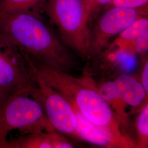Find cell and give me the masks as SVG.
Here are the masks:
<instances>
[{
	"label": "cell",
	"instance_id": "6da1fadb",
	"mask_svg": "<svg viewBox=\"0 0 148 148\" xmlns=\"http://www.w3.org/2000/svg\"><path fill=\"white\" fill-rule=\"evenodd\" d=\"M41 12L0 16V36L34 63L69 73L76 67L73 56Z\"/></svg>",
	"mask_w": 148,
	"mask_h": 148
},
{
	"label": "cell",
	"instance_id": "7a4b0ae2",
	"mask_svg": "<svg viewBox=\"0 0 148 148\" xmlns=\"http://www.w3.org/2000/svg\"><path fill=\"white\" fill-rule=\"evenodd\" d=\"M25 57L32 70L63 95L77 111L103 133L114 148L135 147L132 139L122 132L93 80L88 77H75L68 73L34 63Z\"/></svg>",
	"mask_w": 148,
	"mask_h": 148
},
{
	"label": "cell",
	"instance_id": "3957f363",
	"mask_svg": "<svg viewBox=\"0 0 148 148\" xmlns=\"http://www.w3.org/2000/svg\"><path fill=\"white\" fill-rule=\"evenodd\" d=\"M42 12L70 49L90 58V23L86 0H46Z\"/></svg>",
	"mask_w": 148,
	"mask_h": 148
},
{
	"label": "cell",
	"instance_id": "277c9868",
	"mask_svg": "<svg viewBox=\"0 0 148 148\" xmlns=\"http://www.w3.org/2000/svg\"><path fill=\"white\" fill-rule=\"evenodd\" d=\"M14 130L21 134L55 131L40 102L24 93L11 95L0 104V148H8V136Z\"/></svg>",
	"mask_w": 148,
	"mask_h": 148
},
{
	"label": "cell",
	"instance_id": "5b68a950",
	"mask_svg": "<svg viewBox=\"0 0 148 148\" xmlns=\"http://www.w3.org/2000/svg\"><path fill=\"white\" fill-rule=\"evenodd\" d=\"M0 86L11 95H31L37 87L34 74L21 51L0 36Z\"/></svg>",
	"mask_w": 148,
	"mask_h": 148
},
{
	"label": "cell",
	"instance_id": "8992f818",
	"mask_svg": "<svg viewBox=\"0 0 148 148\" xmlns=\"http://www.w3.org/2000/svg\"><path fill=\"white\" fill-rule=\"evenodd\" d=\"M33 73L37 87L30 95L41 104L48 121L56 131L79 139L77 116L69 101L38 74Z\"/></svg>",
	"mask_w": 148,
	"mask_h": 148
},
{
	"label": "cell",
	"instance_id": "52a82bcc",
	"mask_svg": "<svg viewBox=\"0 0 148 148\" xmlns=\"http://www.w3.org/2000/svg\"><path fill=\"white\" fill-rule=\"evenodd\" d=\"M147 6L136 9L109 7L90 26V58L99 56L111 38L119 35L138 18L147 16Z\"/></svg>",
	"mask_w": 148,
	"mask_h": 148
},
{
	"label": "cell",
	"instance_id": "ba28073f",
	"mask_svg": "<svg viewBox=\"0 0 148 148\" xmlns=\"http://www.w3.org/2000/svg\"><path fill=\"white\" fill-rule=\"evenodd\" d=\"M74 145L56 131L21 134L9 140L8 148H72Z\"/></svg>",
	"mask_w": 148,
	"mask_h": 148
},
{
	"label": "cell",
	"instance_id": "9c48e42d",
	"mask_svg": "<svg viewBox=\"0 0 148 148\" xmlns=\"http://www.w3.org/2000/svg\"><path fill=\"white\" fill-rule=\"evenodd\" d=\"M98 88L101 95L110 108L123 133L124 130L128 129L130 125L129 115L126 111L128 105L120 95L115 82L106 81Z\"/></svg>",
	"mask_w": 148,
	"mask_h": 148
},
{
	"label": "cell",
	"instance_id": "30bf717a",
	"mask_svg": "<svg viewBox=\"0 0 148 148\" xmlns=\"http://www.w3.org/2000/svg\"><path fill=\"white\" fill-rule=\"evenodd\" d=\"M123 101L128 106L138 108L148 98V93L141 82L127 74H122L114 81Z\"/></svg>",
	"mask_w": 148,
	"mask_h": 148
},
{
	"label": "cell",
	"instance_id": "8fae6325",
	"mask_svg": "<svg viewBox=\"0 0 148 148\" xmlns=\"http://www.w3.org/2000/svg\"><path fill=\"white\" fill-rule=\"evenodd\" d=\"M46 0H0V16L22 12L42 13Z\"/></svg>",
	"mask_w": 148,
	"mask_h": 148
},
{
	"label": "cell",
	"instance_id": "7c38bea8",
	"mask_svg": "<svg viewBox=\"0 0 148 148\" xmlns=\"http://www.w3.org/2000/svg\"><path fill=\"white\" fill-rule=\"evenodd\" d=\"M148 33V16L138 18L119 35L117 38L133 42L139 37Z\"/></svg>",
	"mask_w": 148,
	"mask_h": 148
},
{
	"label": "cell",
	"instance_id": "4fadbf2b",
	"mask_svg": "<svg viewBox=\"0 0 148 148\" xmlns=\"http://www.w3.org/2000/svg\"><path fill=\"white\" fill-rule=\"evenodd\" d=\"M136 128L137 135V144L136 145L138 148H145L148 147V104H144L141 111L138 116Z\"/></svg>",
	"mask_w": 148,
	"mask_h": 148
},
{
	"label": "cell",
	"instance_id": "5bb4252c",
	"mask_svg": "<svg viewBox=\"0 0 148 148\" xmlns=\"http://www.w3.org/2000/svg\"><path fill=\"white\" fill-rule=\"evenodd\" d=\"M88 8L90 25L101 10L108 6L112 0H86Z\"/></svg>",
	"mask_w": 148,
	"mask_h": 148
},
{
	"label": "cell",
	"instance_id": "9a60e30c",
	"mask_svg": "<svg viewBox=\"0 0 148 148\" xmlns=\"http://www.w3.org/2000/svg\"><path fill=\"white\" fill-rule=\"evenodd\" d=\"M148 0H112L108 6L136 9L148 5Z\"/></svg>",
	"mask_w": 148,
	"mask_h": 148
},
{
	"label": "cell",
	"instance_id": "2e32d148",
	"mask_svg": "<svg viewBox=\"0 0 148 148\" xmlns=\"http://www.w3.org/2000/svg\"><path fill=\"white\" fill-rule=\"evenodd\" d=\"M133 43L136 53L144 54L147 53L148 50V33L139 37Z\"/></svg>",
	"mask_w": 148,
	"mask_h": 148
},
{
	"label": "cell",
	"instance_id": "e0dca14e",
	"mask_svg": "<svg viewBox=\"0 0 148 148\" xmlns=\"http://www.w3.org/2000/svg\"><path fill=\"white\" fill-rule=\"evenodd\" d=\"M141 83L143 85V87L148 92V59H147L145 62L143 70L142 71L141 75Z\"/></svg>",
	"mask_w": 148,
	"mask_h": 148
},
{
	"label": "cell",
	"instance_id": "ac0fdd59",
	"mask_svg": "<svg viewBox=\"0 0 148 148\" xmlns=\"http://www.w3.org/2000/svg\"><path fill=\"white\" fill-rule=\"evenodd\" d=\"M9 95L0 86V104H2L6 98H8Z\"/></svg>",
	"mask_w": 148,
	"mask_h": 148
}]
</instances>
